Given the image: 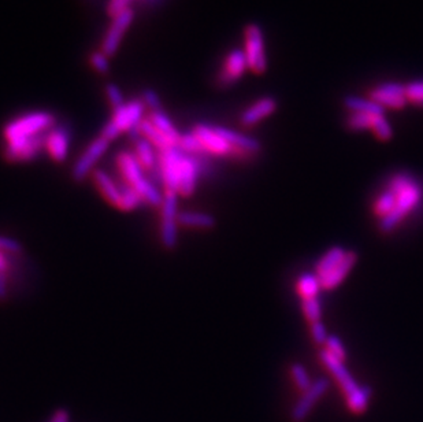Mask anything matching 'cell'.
<instances>
[{"label":"cell","instance_id":"e0dca14e","mask_svg":"<svg viewBox=\"0 0 423 422\" xmlns=\"http://www.w3.org/2000/svg\"><path fill=\"white\" fill-rule=\"evenodd\" d=\"M215 131L219 136H222L225 140L232 145V148H233L232 158L241 159L240 156H243V158L251 156V155L258 154L261 151L262 145L257 139L240 135L239 132H235L232 129L222 128V127H215Z\"/></svg>","mask_w":423,"mask_h":422},{"label":"cell","instance_id":"cb8c5ba5","mask_svg":"<svg viewBox=\"0 0 423 422\" xmlns=\"http://www.w3.org/2000/svg\"><path fill=\"white\" fill-rule=\"evenodd\" d=\"M135 156L144 170L158 169V155L155 152V147L144 138L135 141Z\"/></svg>","mask_w":423,"mask_h":422},{"label":"cell","instance_id":"7c38bea8","mask_svg":"<svg viewBox=\"0 0 423 422\" xmlns=\"http://www.w3.org/2000/svg\"><path fill=\"white\" fill-rule=\"evenodd\" d=\"M370 99L384 109L395 110H400L409 103L406 96V85L399 83H385L378 85L371 91Z\"/></svg>","mask_w":423,"mask_h":422},{"label":"cell","instance_id":"f6af8a7d","mask_svg":"<svg viewBox=\"0 0 423 422\" xmlns=\"http://www.w3.org/2000/svg\"><path fill=\"white\" fill-rule=\"evenodd\" d=\"M311 333H312V339L316 344H326L329 336H327L325 325L321 321L311 324Z\"/></svg>","mask_w":423,"mask_h":422},{"label":"cell","instance_id":"d6a6232c","mask_svg":"<svg viewBox=\"0 0 423 422\" xmlns=\"http://www.w3.org/2000/svg\"><path fill=\"white\" fill-rule=\"evenodd\" d=\"M373 121L374 116L365 113H352L347 120V125L351 131H363V129H371Z\"/></svg>","mask_w":423,"mask_h":422},{"label":"cell","instance_id":"7a4b0ae2","mask_svg":"<svg viewBox=\"0 0 423 422\" xmlns=\"http://www.w3.org/2000/svg\"><path fill=\"white\" fill-rule=\"evenodd\" d=\"M55 117L51 113L37 112L22 116L11 121L4 128V139L7 143L28 140L37 135L45 134L55 127Z\"/></svg>","mask_w":423,"mask_h":422},{"label":"cell","instance_id":"b9f144b4","mask_svg":"<svg viewBox=\"0 0 423 422\" xmlns=\"http://www.w3.org/2000/svg\"><path fill=\"white\" fill-rule=\"evenodd\" d=\"M326 347H327V352L330 355H333L334 358L340 359V361H345V348L343 346V341L337 337V336H329L327 341H326Z\"/></svg>","mask_w":423,"mask_h":422},{"label":"cell","instance_id":"d590c367","mask_svg":"<svg viewBox=\"0 0 423 422\" xmlns=\"http://www.w3.org/2000/svg\"><path fill=\"white\" fill-rule=\"evenodd\" d=\"M371 129H373V132L376 134V136H377L380 140H389V139H392V136H393V129H392L391 124L388 123V120H387L384 116H377V117H374Z\"/></svg>","mask_w":423,"mask_h":422},{"label":"cell","instance_id":"7402d4cb","mask_svg":"<svg viewBox=\"0 0 423 422\" xmlns=\"http://www.w3.org/2000/svg\"><path fill=\"white\" fill-rule=\"evenodd\" d=\"M140 132L141 138H144L145 140L149 141L159 152L175 147V144L170 140L169 138H166L159 129H156L153 127V124L148 118H144L141 121Z\"/></svg>","mask_w":423,"mask_h":422},{"label":"cell","instance_id":"277c9868","mask_svg":"<svg viewBox=\"0 0 423 422\" xmlns=\"http://www.w3.org/2000/svg\"><path fill=\"white\" fill-rule=\"evenodd\" d=\"M393 193L396 195V206H395L392 213H389L388 215H385L381 220V224H380L381 231L385 232V233L393 231L398 226V224H400V221L413 209H415L420 204V202L422 199V189L418 185V182L414 181V178L407 187H404L403 189L393 192Z\"/></svg>","mask_w":423,"mask_h":422},{"label":"cell","instance_id":"ab89813d","mask_svg":"<svg viewBox=\"0 0 423 422\" xmlns=\"http://www.w3.org/2000/svg\"><path fill=\"white\" fill-rule=\"evenodd\" d=\"M406 96L409 103L423 106V81H414L406 85Z\"/></svg>","mask_w":423,"mask_h":422},{"label":"cell","instance_id":"83f0119b","mask_svg":"<svg viewBox=\"0 0 423 422\" xmlns=\"http://www.w3.org/2000/svg\"><path fill=\"white\" fill-rule=\"evenodd\" d=\"M371 394L373 392H371L370 387H360L352 397L347 398V405L351 409V412L356 413V414L365 413L367 406H369Z\"/></svg>","mask_w":423,"mask_h":422},{"label":"cell","instance_id":"9a60e30c","mask_svg":"<svg viewBox=\"0 0 423 422\" xmlns=\"http://www.w3.org/2000/svg\"><path fill=\"white\" fill-rule=\"evenodd\" d=\"M321 361L327 368V370L333 374V377L338 381L343 392L345 394V398L352 397L360 387L354 380L352 374L348 372V369L344 366V362L330 355L327 351L321 352Z\"/></svg>","mask_w":423,"mask_h":422},{"label":"cell","instance_id":"e575fe53","mask_svg":"<svg viewBox=\"0 0 423 422\" xmlns=\"http://www.w3.org/2000/svg\"><path fill=\"white\" fill-rule=\"evenodd\" d=\"M11 268V262L8 260V254L0 253V302L6 300L8 296V271Z\"/></svg>","mask_w":423,"mask_h":422},{"label":"cell","instance_id":"f1b7e54d","mask_svg":"<svg viewBox=\"0 0 423 422\" xmlns=\"http://www.w3.org/2000/svg\"><path fill=\"white\" fill-rule=\"evenodd\" d=\"M319 288H322L321 282L318 276H314V275H308V273L303 275L300 276L299 282H297V289H299V293L303 296V300L318 297Z\"/></svg>","mask_w":423,"mask_h":422},{"label":"cell","instance_id":"ac0fdd59","mask_svg":"<svg viewBox=\"0 0 423 422\" xmlns=\"http://www.w3.org/2000/svg\"><path fill=\"white\" fill-rule=\"evenodd\" d=\"M70 148V131L67 127H54L45 139V149L55 162H65Z\"/></svg>","mask_w":423,"mask_h":422},{"label":"cell","instance_id":"5bb4252c","mask_svg":"<svg viewBox=\"0 0 423 422\" xmlns=\"http://www.w3.org/2000/svg\"><path fill=\"white\" fill-rule=\"evenodd\" d=\"M192 134L202 143L206 154L219 155V156H232V152H233L232 145L217 134L215 128L204 125V124H199L193 128Z\"/></svg>","mask_w":423,"mask_h":422},{"label":"cell","instance_id":"4dcf8cb0","mask_svg":"<svg viewBox=\"0 0 423 422\" xmlns=\"http://www.w3.org/2000/svg\"><path fill=\"white\" fill-rule=\"evenodd\" d=\"M121 188V193H122V200H121V207L120 210L122 211H132L135 209L139 207L142 199L140 195L127 182H124L122 185H120Z\"/></svg>","mask_w":423,"mask_h":422},{"label":"cell","instance_id":"3957f363","mask_svg":"<svg viewBox=\"0 0 423 422\" xmlns=\"http://www.w3.org/2000/svg\"><path fill=\"white\" fill-rule=\"evenodd\" d=\"M144 107L145 105L141 99L132 101L131 103H125L121 109L114 112L113 118L103 128L100 136L105 138L106 140L111 141L117 139L121 134L132 131L144 120L142 118Z\"/></svg>","mask_w":423,"mask_h":422},{"label":"cell","instance_id":"8fae6325","mask_svg":"<svg viewBox=\"0 0 423 422\" xmlns=\"http://www.w3.org/2000/svg\"><path fill=\"white\" fill-rule=\"evenodd\" d=\"M48 132L37 135L28 140L7 143L4 148V158L8 162H29L36 159L41 149L45 148V139Z\"/></svg>","mask_w":423,"mask_h":422},{"label":"cell","instance_id":"4fadbf2b","mask_svg":"<svg viewBox=\"0 0 423 422\" xmlns=\"http://www.w3.org/2000/svg\"><path fill=\"white\" fill-rule=\"evenodd\" d=\"M329 388V380L327 379H318L312 386L303 392L299 402L294 405L290 419L293 422H303L308 414L312 412L315 403L325 395V392Z\"/></svg>","mask_w":423,"mask_h":422},{"label":"cell","instance_id":"1f68e13d","mask_svg":"<svg viewBox=\"0 0 423 422\" xmlns=\"http://www.w3.org/2000/svg\"><path fill=\"white\" fill-rule=\"evenodd\" d=\"M395 206H396V195L388 189L378 198L376 203V214L384 218L385 215L393 211Z\"/></svg>","mask_w":423,"mask_h":422},{"label":"cell","instance_id":"60d3db41","mask_svg":"<svg viewBox=\"0 0 423 422\" xmlns=\"http://www.w3.org/2000/svg\"><path fill=\"white\" fill-rule=\"evenodd\" d=\"M106 95H107V99L113 107V112L121 109L124 105H125V101H124V95L121 92V89L116 85V84H107L106 85Z\"/></svg>","mask_w":423,"mask_h":422},{"label":"cell","instance_id":"6da1fadb","mask_svg":"<svg viewBox=\"0 0 423 422\" xmlns=\"http://www.w3.org/2000/svg\"><path fill=\"white\" fill-rule=\"evenodd\" d=\"M117 165L124 181L140 195L144 202H147L151 206H162L163 195L160 193V191L156 188L155 184L148 181L144 173L145 170L141 167L135 154L127 151L121 152L117 156Z\"/></svg>","mask_w":423,"mask_h":422},{"label":"cell","instance_id":"4316f807","mask_svg":"<svg viewBox=\"0 0 423 422\" xmlns=\"http://www.w3.org/2000/svg\"><path fill=\"white\" fill-rule=\"evenodd\" d=\"M147 118L153 124V127L156 129H159L166 138H169L177 147V143L180 140L181 135L178 134L175 127L171 124L170 118L162 110L160 112H151Z\"/></svg>","mask_w":423,"mask_h":422},{"label":"cell","instance_id":"f35d334b","mask_svg":"<svg viewBox=\"0 0 423 422\" xmlns=\"http://www.w3.org/2000/svg\"><path fill=\"white\" fill-rule=\"evenodd\" d=\"M135 1H142L145 4H151V3H155V1H159V0H109V6H107V11L109 14L113 17H116L117 14L128 10V8H132L131 6L135 3Z\"/></svg>","mask_w":423,"mask_h":422},{"label":"cell","instance_id":"9c48e42d","mask_svg":"<svg viewBox=\"0 0 423 422\" xmlns=\"http://www.w3.org/2000/svg\"><path fill=\"white\" fill-rule=\"evenodd\" d=\"M110 141L106 140L105 138L99 136L98 139L91 141V144L85 148V151L80 155L77 162L74 163L72 176L76 181H83L88 174L94 173L95 165L99 162V159L106 154L109 148Z\"/></svg>","mask_w":423,"mask_h":422},{"label":"cell","instance_id":"74e56055","mask_svg":"<svg viewBox=\"0 0 423 422\" xmlns=\"http://www.w3.org/2000/svg\"><path fill=\"white\" fill-rule=\"evenodd\" d=\"M110 58L102 51H95L89 55V65L92 69L100 74H107L110 72Z\"/></svg>","mask_w":423,"mask_h":422},{"label":"cell","instance_id":"ba28073f","mask_svg":"<svg viewBox=\"0 0 423 422\" xmlns=\"http://www.w3.org/2000/svg\"><path fill=\"white\" fill-rule=\"evenodd\" d=\"M135 19V11L133 8H128L120 14H117L116 17H113V21L102 40V45H100V51L103 54H106L109 58L114 56L120 48V44L127 33V30L129 29V26L132 25Z\"/></svg>","mask_w":423,"mask_h":422},{"label":"cell","instance_id":"603a6c76","mask_svg":"<svg viewBox=\"0 0 423 422\" xmlns=\"http://www.w3.org/2000/svg\"><path fill=\"white\" fill-rule=\"evenodd\" d=\"M217 221L211 214L204 213H195V211H185L178 214V225L192 229H213Z\"/></svg>","mask_w":423,"mask_h":422},{"label":"cell","instance_id":"30bf717a","mask_svg":"<svg viewBox=\"0 0 423 422\" xmlns=\"http://www.w3.org/2000/svg\"><path fill=\"white\" fill-rule=\"evenodd\" d=\"M248 69L247 58L244 54V50H233L228 54L225 58L222 67L219 73L217 74L215 83L217 87L221 89H226L232 87L235 83L240 80V77L244 74V72Z\"/></svg>","mask_w":423,"mask_h":422},{"label":"cell","instance_id":"484cf974","mask_svg":"<svg viewBox=\"0 0 423 422\" xmlns=\"http://www.w3.org/2000/svg\"><path fill=\"white\" fill-rule=\"evenodd\" d=\"M345 255L347 253L340 247H333L332 250H329L316 265V276L319 282L325 276H327L345 258Z\"/></svg>","mask_w":423,"mask_h":422},{"label":"cell","instance_id":"d6986e66","mask_svg":"<svg viewBox=\"0 0 423 422\" xmlns=\"http://www.w3.org/2000/svg\"><path fill=\"white\" fill-rule=\"evenodd\" d=\"M92 178H94L96 188L99 189L102 196L106 199V202L109 204L120 209L121 200H122V193H121L120 185L111 178V176H109L105 170L95 169L94 173H92Z\"/></svg>","mask_w":423,"mask_h":422},{"label":"cell","instance_id":"2e32d148","mask_svg":"<svg viewBox=\"0 0 423 422\" xmlns=\"http://www.w3.org/2000/svg\"><path fill=\"white\" fill-rule=\"evenodd\" d=\"M202 173L200 159L199 156L189 155L184 152L182 162H181V173H180V185H178V195L181 196H191L197 185V178Z\"/></svg>","mask_w":423,"mask_h":422},{"label":"cell","instance_id":"52a82bcc","mask_svg":"<svg viewBox=\"0 0 423 422\" xmlns=\"http://www.w3.org/2000/svg\"><path fill=\"white\" fill-rule=\"evenodd\" d=\"M182 156H184V152L177 147L159 152L158 169H159L160 180L164 185V192L167 191V192L178 193Z\"/></svg>","mask_w":423,"mask_h":422},{"label":"cell","instance_id":"ee69618b","mask_svg":"<svg viewBox=\"0 0 423 422\" xmlns=\"http://www.w3.org/2000/svg\"><path fill=\"white\" fill-rule=\"evenodd\" d=\"M142 102L145 106L149 107L151 112H160L162 106H160V99L158 96V94L152 89H145L142 94Z\"/></svg>","mask_w":423,"mask_h":422},{"label":"cell","instance_id":"f546056e","mask_svg":"<svg viewBox=\"0 0 423 422\" xmlns=\"http://www.w3.org/2000/svg\"><path fill=\"white\" fill-rule=\"evenodd\" d=\"M177 148H180L185 154L195 155V156H202L206 154L202 143L192 132L180 136V140L177 143Z\"/></svg>","mask_w":423,"mask_h":422},{"label":"cell","instance_id":"44dd1931","mask_svg":"<svg viewBox=\"0 0 423 422\" xmlns=\"http://www.w3.org/2000/svg\"><path fill=\"white\" fill-rule=\"evenodd\" d=\"M356 254L355 253H347L345 258L327 275L321 280V285L325 289H333L336 288L338 284H341L343 280L348 276V273L351 272V269L354 268V265L356 264Z\"/></svg>","mask_w":423,"mask_h":422},{"label":"cell","instance_id":"ffe728a7","mask_svg":"<svg viewBox=\"0 0 423 422\" xmlns=\"http://www.w3.org/2000/svg\"><path fill=\"white\" fill-rule=\"evenodd\" d=\"M276 110H277V101L274 98H262L241 114L240 123L244 127H254L262 120L272 116Z\"/></svg>","mask_w":423,"mask_h":422},{"label":"cell","instance_id":"5b68a950","mask_svg":"<svg viewBox=\"0 0 423 422\" xmlns=\"http://www.w3.org/2000/svg\"><path fill=\"white\" fill-rule=\"evenodd\" d=\"M244 54L247 58L248 69L255 74H263L268 70V56L262 29L257 23H250L244 30Z\"/></svg>","mask_w":423,"mask_h":422},{"label":"cell","instance_id":"7bdbcfd3","mask_svg":"<svg viewBox=\"0 0 423 422\" xmlns=\"http://www.w3.org/2000/svg\"><path fill=\"white\" fill-rule=\"evenodd\" d=\"M0 253L8 254V255H18L22 253V246L15 239L0 236Z\"/></svg>","mask_w":423,"mask_h":422},{"label":"cell","instance_id":"bcb514c9","mask_svg":"<svg viewBox=\"0 0 423 422\" xmlns=\"http://www.w3.org/2000/svg\"><path fill=\"white\" fill-rule=\"evenodd\" d=\"M51 422H69V414L65 410H59L55 413V416L52 417Z\"/></svg>","mask_w":423,"mask_h":422},{"label":"cell","instance_id":"836d02e7","mask_svg":"<svg viewBox=\"0 0 423 422\" xmlns=\"http://www.w3.org/2000/svg\"><path fill=\"white\" fill-rule=\"evenodd\" d=\"M290 373H292V377L294 380V384L296 387L301 391V392H305L311 386H312V381L305 370V368L300 363H293L292 368H290Z\"/></svg>","mask_w":423,"mask_h":422},{"label":"cell","instance_id":"d4e9b609","mask_svg":"<svg viewBox=\"0 0 423 422\" xmlns=\"http://www.w3.org/2000/svg\"><path fill=\"white\" fill-rule=\"evenodd\" d=\"M344 105L348 110L352 113H365L370 116H384L385 109L381 107L378 103H376L371 99H363L358 96H348L344 99Z\"/></svg>","mask_w":423,"mask_h":422},{"label":"cell","instance_id":"8992f818","mask_svg":"<svg viewBox=\"0 0 423 422\" xmlns=\"http://www.w3.org/2000/svg\"><path fill=\"white\" fill-rule=\"evenodd\" d=\"M178 193L164 192L162 203L160 239L167 250H174L178 242Z\"/></svg>","mask_w":423,"mask_h":422},{"label":"cell","instance_id":"8d00e7d4","mask_svg":"<svg viewBox=\"0 0 423 422\" xmlns=\"http://www.w3.org/2000/svg\"><path fill=\"white\" fill-rule=\"evenodd\" d=\"M303 313H304V317H305L311 324L321 321L322 308H321L319 299H318V297L304 299V300H303Z\"/></svg>","mask_w":423,"mask_h":422}]
</instances>
